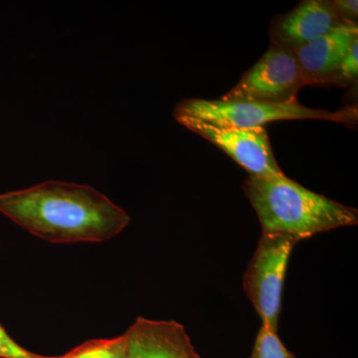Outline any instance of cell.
Returning a JSON list of instances; mask_svg holds the SVG:
<instances>
[{"label":"cell","instance_id":"ba28073f","mask_svg":"<svg viewBox=\"0 0 358 358\" xmlns=\"http://www.w3.org/2000/svg\"><path fill=\"white\" fill-rule=\"evenodd\" d=\"M343 24L331 1L306 0L274 20L270 35L272 46L291 52Z\"/></svg>","mask_w":358,"mask_h":358},{"label":"cell","instance_id":"4fadbf2b","mask_svg":"<svg viewBox=\"0 0 358 358\" xmlns=\"http://www.w3.org/2000/svg\"><path fill=\"white\" fill-rule=\"evenodd\" d=\"M0 358H53L29 352L18 345L0 324Z\"/></svg>","mask_w":358,"mask_h":358},{"label":"cell","instance_id":"5bb4252c","mask_svg":"<svg viewBox=\"0 0 358 358\" xmlns=\"http://www.w3.org/2000/svg\"><path fill=\"white\" fill-rule=\"evenodd\" d=\"M331 4H333L334 11L338 14L341 22L345 24L357 23V0H334V1H331Z\"/></svg>","mask_w":358,"mask_h":358},{"label":"cell","instance_id":"277c9868","mask_svg":"<svg viewBox=\"0 0 358 358\" xmlns=\"http://www.w3.org/2000/svg\"><path fill=\"white\" fill-rule=\"evenodd\" d=\"M301 242L280 234H265L245 271L243 288L262 326L278 331L285 278L292 252Z\"/></svg>","mask_w":358,"mask_h":358},{"label":"cell","instance_id":"52a82bcc","mask_svg":"<svg viewBox=\"0 0 358 358\" xmlns=\"http://www.w3.org/2000/svg\"><path fill=\"white\" fill-rule=\"evenodd\" d=\"M358 24L336 26L331 31L294 51L305 86L331 85L334 75L352 44Z\"/></svg>","mask_w":358,"mask_h":358},{"label":"cell","instance_id":"3957f363","mask_svg":"<svg viewBox=\"0 0 358 358\" xmlns=\"http://www.w3.org/2000/svg\"><path fill=\"white\" fill-rule=\"evenodd\" d=\"M174 119L194 117L220 126L256 128L268 122L286 120H324L355 126L357 124V106L338 110L312 109L300 103H266L245 101L203 100L188 99L181 101L173 110Z\"/></svg>","mask_w":358,"mask_h":358},{"label":"cell","instance_id":"8992f818","mask_svg":"<svg viewBox=\"0 0 358 358\" xmlns=\"http://www.w3.org/2000/svg\"><path fill=\"white\" fill-rule=\"evenodd\" d=\"M176 120L181 126L222 150L243 167L249 176L270 178L285 176L275 159L267 129L264 127L220 126L188 117Z\"/></svg>","mask_w":358,"mask_h":358},{"label":"cell","instance_id":"8fae6325","mask_svg":"<svg viewBox=\"0 0 358 358\" xmlns=\"http://www.w3.org/2000/svg\"><path fill=\"white\" fill-rule=\"evenodd\" d=\"M250 358H298L289 352L278 336V331L261 326Z\"/></svg>","mask_w":358,"mask_h":358},{"label":"cell","instance_id":"7c38bea8","mask_svg":"<svg viewBox=\"0 0 358 358\" xmlns=\"http://www.w3.org/2000/svg\"><path fill=\"white\" fill-rule=\"evenodd\" d=\"M358 78V40L352 44V48L346 54L343 62L339 65L338 71L331 85L346 87L357 83Z\"/></svg>","mask_w":358,"mask_h":358},{"label":"cell","instance_id":"9c48e42d","mask_svg":"<svg viewBox=\"0 0 358 358\" xmlns=\"http://www.w3.org/2000/svg\"><path fill=\"white\" fill-rule=\"evenodd\" d=\"M124 334V358H192L196 353L185 327L176 320L140 317Z\"/></svg>","mask_w":358,"mask_h":358},{"label":"cell","instance_id":"6da1fadb","mask_svg":"<svg viewBox=\"0 0 358 358\" xmlns=\"http://www.w3.org/2000/svg\"><path fill=\"white\" fill-rule=\"evenodd\" d=\"M0 212L53 244L101 243L131 222L124 209L92 186L59 180L0 194Z\"/></svg>","mask_w":358,"mask_h":358},{"label":"cell","instance_id":"9a60e30c","mask_svg":"<svg viewBox=\"0 0 358 358\" xmlns=\"http://www.w3.org/2000/svg\"><path fill=\"white\" fill-rule=\"evenodd\" d=\"M192 358H200L199 355V353H195L194 355H193V357Z\"/></svg>","mask_w":358,"mask_h":358},{"label":"cell","instance_id":"7a4b0ae2","mask_svg":"<svg viewBox=\"0 0 358 358\" xmlns=\"http://www.w3.org/2000/svg\"><path fill=\"white\" fill-rule=\"evenodd\" d=\"M242 189L265 234L286 235L303 241L320 233L358 224L357 209L310 192L286 176H249Z\"/></svg>","mask_w":358,"mask_h":358},{"label":"cell","instance_id":"30bf717a","mask_svg":"<svg viewBox=\"0 0 358 358\" xmlns=\"http://www.w3.org/2000/svg\"><path fill=\"white\" fill-rule=\"evenodd\" d=\"M126 348L127 338L124 334L113 338L92 339L62 357L53 358H124Z\"/></svg>","mask_w":358,"mask_h":358},{"label":"cell","instance_id":"5b68a950","mask_svg":"<svg viewBox=\"0 0 358 358\" xmlns=\"http://www.w3.org/2000/svg\"><path fill=\"white\" fill-rule=\"evenodd\" d=\"M303 85L294 52L271 45L268 50L229 92L224 101H245L266 103L298 102Z\"/></svg>","mask_w":358,"mask_h":358}]
</instances>
